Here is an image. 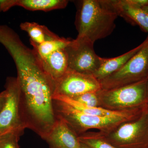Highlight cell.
I'll use <instances>...</instances> for the list:
<instances>
[{
  "label": "cell",
  "mask_w": 148,
  "mask_h": 148,
  "mask_svg": "<svg viewBox=\"0 0 148 148\" xmlns=\"http://www.w3.org/2000/svg\"><path fill=\"white\" fill-rule=\"evenodd\" d=\"M118 16L110 0L80 1L75 20L77 37L87 38L94 43L106 38L115 29Z\"/></svg>",
  "instance_id": "6da1fadb"
},
{
  "label": "cell",
  "mask_w": 148,
  "mask_h": 148,
  "mask_svg": "<svg viewBox=\"0 0 148 148\" xmlns=\"http://www.w3.org/2000/svg\"><path fill=\"white\" fill-rule=\"evenodd\" d=\"M53 107L56 117L65 121L78 137L91 129L109 133L122 123L134 119L141 113L126 116H97L84 113L67 103L56 100H53Z\"/></svg>",
  "instance_id": "7a4b0ae2"
},
{
  "label": "cell",
  "mask_w": 148,
  "mask_h": 148,
  "mask_svg": "<svg viewBox=\"0 0 148 148\" xmlns=\"http://www.w3.org/2000/svg\"><path fill=\"white\" fill-rule=\"evenodd\" d=\"M147 79L98 91L100 108L114 112H129L147 107Z\"/></svg>",
  "instance_id": "3957f363"
},
{
  "label": "cell",
  "mask_w": 148,
  "mask_h": 148,
  "mask_svg": "<svg viewBox=\"0 0 148 148\" xmlns=\"http://www.w3.org/2000/svg\"><path fill=\"white\" fill-rule=\"evenodd\" d=\"M101 133L117 148H148V108L136 118L122 123L109 133Z\"/></svg>",
  "instance_id": "277c9868"
},
{
  "label": "cell",
  "mask_w": 148,
  "mask_h": 148,
  "mask_svg": "<svg viewBox=\"0 0 148 148\" xmlns=\"http://www.w3.org/2000/svg\"><path fill=\"white\" fill-rule=\"evenodd\" d=\"M143 47L116 72L100 81L102 89L108 90L132 84L148 76V36Z\"/></svg>",
  "instance_id": "5b68a950"
},
{
  "label": "cell",
  "mask_w": 148,
  "mask_h": 148,
  "mask_svg": "<svg viewBox=\"0 0 148 148\" xmlns=\"http://www.w3.org/2000/svg\"><path fill=\"white\" fill-rule=\"evenodd\" d=\"M5 88L7 97L0 112V135L14 133L21 136L26 128L19 112L20 87L17 78H7Z\"/></svg>",
  "instance_id": "8992f818"
},
{
  "label": "cell",
  "mask_w": 148,
  "mask_h": 148,
  "mask_svg": "<svg viewBox=\"0 0 148 148\" xmlns=\"http://www.w3.org/2000/svg\"><path fill=\"white\" fill-rule=\"evenodd\" d=\"M94 43L86 37L71 40L65 48L68 69L82 73L93 75L99 69L100 58L95 53Z\"/></svg>",
  "instance_id": "52a82bcc"
},
{
  "label": "cell",
  "mask_w": 148,
  "mask_h": 148,
  "mask_svg": "<svg viewBox=\"0 0 148 148\" xmlns=\"http://www.w3.org/2000/svg\"><path fill=\"white\" fill-rule=\"evenodd\" d=\"M102 89L100 82L92 75L82 73L69 69L55 82L53 95L73 99L88 92Z\"/></svg>",
  "instance_id": "ba28073f"
},
{
  "label": "cell",
  "mask_w": 148,
  "mask_h": 148,
  "mask_svg": "<svg viewBox=\"0 0 148 148\" xmlns=\"http://www.w3.org/2000/svg\"><path fill=\"white\" fill-rule=\"evenodd\" d=\"M56 121L45 140L50 148H81L77 135L67 123L56 117Z\"/></svg>",
  "instance_id": "9c48e42d"
},
{
  "label": "cell",
  "mask_w": 148,
  "mask_h": 148,
  "mask_svg": "<svg viewBox=\"0 0 148 148\" xmlns=\"http://www.w3.org/2000/svg\"><path fill=\"white\" fill-rule=\"evenodd\" d=\"M110 2L118 16L137 24L148 33V5L138 6L129 0H110Z\"/></svg>",
  "instance_id": "30bf717a"
},
{
  "label": "cell",
  "mask_w": 148,
  "mask_h": 148,
  "mask_svg": "<svg viewBox=\"0 0 148 148\" xmlns=\"http://www.w3.org/2000/svg\"><path fill=\"white\" fill-rule=\"evenodd\" d=\"M143 42L137 47L119 56L112 58H100L101 64L99 69L93 75L99 81L109 76L121 69L127 61L143 47Z\"/></svg>",
  "instance_id": "8fae6325"
},
{
  "label": "cell",
  "mask_w": 148,
  "mask_h": 148,
  "mask_svg": "<svg viewBox=\"0 0 148 148\" xmlns=\"http://www.w3.org/2000/svg\"><path fill=\"white\" fill-rule=\"evenodd\" d=\"M39 59L45 71L54 82L68 70V57L65 48L56 51L45 58Z\"/></svg>",
  "instance_id": "7c38bea8"
},
{
  "label": "cell",
  "mask_w": 148,
  "mask_h": 148,
  "mask_svg": "<svg viewBox=\"0 0 148 148\" xmlns=\"http://www.w3.org/2000/svg\"><path fill=\"white\" fill-rule=\"evenodd\" d=\"M20 27L29 35L30 42L35 44H41L46 41L54 39L59 37L44 25L35 22H23L20 24Z\"/></svg>",
  "instance_id": "4fadbf2b"
},
{
  "label": "cell",
  "mask_w": 148,
  "mask_h": 148,
  "mask_svg": "<svg viewBox=\"0 0 148 148\" xmlns=\"http://www.w3.org/2000/svg\"><path fill=\"white\" fill-rule=\"evenodd\" d=\"M69 2L66 0H14V6L29 10L48 12L65 8Z\"/></svg>",
  "instance_id": "5bb4252c"
},
{
  "label": "cell",
  "mask_w": 148,
  "mask_h": 148,
  "mask_svg": "<svg viewBox=\"0 0 148 148\" xmlns=\"http://www.w3.org/2000/svg\"><path fill=\"white\" fill-rule=\"evenodd\" d=\"M71 39L58 37L54 39L47 40L40 45L31 43L33 50L39 58L47 57L53 52L65 49L69 44Z\"/></svg>",
  "instance_id": "9a60e30c"
},
{
  "label": "cell",
  "mask_w": 148,
  "mask_h": 148,
  "mask_svg": "<svg viewBox=\"0 0 148 148\" xmlns=\"http://www.w3.org/2000/svg\"><path fill=\"white\" fill-rule=\"evenodd\" d=\"M81 143L90 148H117L106 141L101 132H88L78 136Z\"/></svg>",
  "instance_id": "2e32d148"
},
{
  "label": "cell",
  "mask_w": 148,
  "mask_h": 148,
  "mask_svg": "<svg viewBox=\"0 0 148 148\" xmlns=\"http://www.w3.org/2000/svg\"><path fill=\"white\" fill-rule=\"evenodd\" d=\"M98 92H86L76 98L71 99L88 107L100 108Z\"/></svg>",
  "instance_id": "e0dca14e"
},
{
  "label": "cell",
  "mask_w": 148,
  "mask_h": 148,
  "mask_svg": "<svg viewBox=\"0 0 148 148\" xmlns=\"http://www.w3.org/2000/svg\"><path fill=\"white\" fill-rule=\"evenodd\" d=\"M20 135L8 133L0 136V148H19L18 140Z\"/></svg>",
  "instance_id": "ac0fdd59"
},
{
  "label": "cell",
  "mask_w": 148,
  "mask_h": 148,
  "mask_svg": "<svg viewBox=\"0 0 148 148\" xmlns=\"http://www.w3.org/2000/svg\"><path fill=\"white\" fill-rule=\"evenodd\" d=\"M14 6V0H0V12L7 11Z\"/></svg>",
  "instance_id": "d6986e66"
},
{
  "label": "cell",
  "mask_w": 148,
  "mask_h": 148,
  "mask_svg": "<svg viewBox=\"0 0 148 148\" xmlns=\"http://www.w3.org/2000/svg\"><path fill=\"white\" fill-rule=\"evenodd\" d=\"M7 97V92L5 90L0 92V112L4 106Z\"/></svg>",
  "instance_id": "ffe728a7"
},
{
  "label": "cell",
  "mask_w": 148,
  "mask_h": 148,
  "mask_svg": "<svg viewBox=\"0 0 148 148\" xmlns=\"http://www.w3.org/2000/svg\"><path fill=\"white\" fill-rule=\"evenodd\" d=\"M81 143V148H90L89 147L86 145H84V144Z\"/></svg>",
  "instance_id": "44dd1931"
},
{
  "label": "cell",
  "mask_w": 148,
  "mask_h": 148,
  "mask_svg": "<svg viewBox=\"0 0 148 148\" xmlns=\"http://www.w3.org/2000/svg\"><path fill=\"white\" fill-rule=\"evenodd\" d=\"M147 107L148 108V76L147 77Z\"/></svg>",
  "instance_id": "7402d4cb"
},
{
  "label": "cell",
  "mask_w": 148,
  "mask_h": 148,
  "mask_svg": "<svg viewBox=\"0 0 148 148\" xmlns=\"http://www.w3.org/2000/svg\"><path fill=\"white\" fill-rule=\"evenodd\" d=\"M0 136H1V135H0Z\"/></svg>",
  "instance_id": "603a6c76"
}]
</instances>
